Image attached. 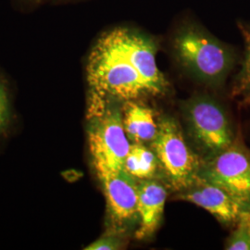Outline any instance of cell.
<instances>
[{
  "mask_svg": "<svg viewBox=\"0 0 250 250\" xmlns=\"http://www.w3.org/2000/svg\"><path fill=\"white\" fill-rule=\"evenodd\" d=\"M158 50L153 36L134 28L103 33L86 63L90 93L120 103L165 96L170 83L158 66Z\"/></svg>",
  "mask_w": 250,
  "mask_h": 250,
  "instance_id": "6da1fadb",
  "label": "cell"
},
{
  "mask_svg": "<svg viewBox=\"0 0 250 250\" xmlns=\"http://www.w3.org/2000/svg\"><path fill=\"white\" fill-rule=\"evenodd\" d=\"M158 168V159L151 147L145 144L131 143L124 164L125 171L136 180H148L154 179Z\"/></svg>",
  "mask_w": 250,
  "mask_h": 250,
  "instance_id": "8fae6325",
  "label": "cell"
},
{
  "mask_svg": "<svg viewBox=\"0 0 250 250\" xmlns=\"http://www.w3.org/2000/svg\"><path fill=\"white\" fill-rule=\"evenodd\" d=\"M181 110L188 135L203 160L235 141L231 119L217 99L197 95L184 101Z\"/></svg>",
  "mask_w": 250,
  "mask_h": 250,
  "instance_id": "277c9868",
  "label": "cell"
},
{
  "mask_svg": "<svg viewBox=\"0 0 250 250\" xmlns=\"http://www.w3.org/2000/svg\"><path fill=\"white\" fill-rule=\"evenodd\" d=\"M124 232L110 229L105 232L96 241L89 244L84 250H118L124 249L125 246Z\"/></svg>",
  "mask_w": 250,
  "mask_h": 250,
  "instance_id": "5bb4252c",
  "label": "cell"
},
{
  "mask_svg": "<svg viewBox=\"0 0 250 250\" xmlns=\"http://www.w3.org/2000/svg\"><path fill=\"white\" fill-rule=\"evenodd\" d=\"M225 243V250H250V208L243 209Z\"/></svg>",
  "mask_w": 250,
  "mask_h": 250,
  "instance_id": "4fadbf2b",
  "label": "cell"
},
{
  "mask_svg": "<svg viewBox=\"0 0 250 250\" xmlns=\"http://www.w3.org/2000/svg\"><path fill=\"white\" fill-rule=\"evenodd\" d=\"M150 145L159 168L173 191L182 192L195 183L203 159L188 143L181 125L174 118L159 119L158 134Z\"/></svg>",
  "mask_w": 250,
  "mask_h": 250,
  "instance_id": "5b68a950",
  "label": "cell"
},
{
  "mask_svg": "<svg viewBox=\"0 0 250 250\" xmlns=\"http://www.w3.org/2000/svg\"><path fill=\"white\" fill-rule=\"evenodd\" d=\"M107 202L110 229L125 232L137 221V180L125 170L99 177Z\"/></svg>",
  "mask_w": 250,
  "mask_h": 250,
  "instance_id": "52a82bcc",
  "label": "cell"
},
{
  "mask_svg": "<svg viewBox=\"0 0 250 250\" xmlns=\"http://www.w3.org/2000/svg\"><path fill=\"white\" fill-rule=\"evenodd\" d=\"M9 107L8 96L2 83L0 82V134L5 130L9 123Z\"/></svg>",
  "mask_w": 250,
  "mask_h": 250,
  "instance_id": "9a60e30c",
  "label": "cell"
},
{
  "mask_svg": "<svg viewBox=\"0 0 250 250\" xmlns=\"http://www.w3.org/2000/svg\"><path fill=\"white\" fill-rule=\"evenodd\" d=\"M198 176L250 208V150L237 138L223 151L204 159Z\"/></svg>",
  "mask_w": 250,
  "mask_h": 250,
  "instance_id": "8992f818",
  "label": "cell"
},
{
  "mask_svg": "<svg viewBox=\"0 0 250 250\" xmlns=\"http://www.w3.org/2000/svg\"><path fill=\"white\" fill-rule=\"evenodd\" d=\"M174 60L193 79L209 87H222L235 64V53L203 27L183 22L170 39Z\"/></svg>",
  "mask_w": 250,
  "mask_h": 250,
  "instance_id": "7a4b0ae2",
  "label": "cell"
},
{
  "mask_svg": "<svg viewBox=\"0 0 250 250\" xmlns=\"http://www.w3.org/2000/svg\"><path fill=\"white\" fill-rule=\"evenodd\" d=\"M114 100L90 93L87 140L98 177L124 170L131 142L125 134L122 107Z\"/></svg>",
  "mask_w": 250,
  "mask_h": 250,
  "instance_id": "3957f363",
  "label": "cell"
},
{
  "mask_svg": "<svg viewBox=\"0 0 250 250\" xmlns=\"http://www.w3.org/2000/svg\"><path fill=\"white\" fill-rule=\"evenodd\" d=\"M137 222L134 232L136 240L150 238L161 225L167 198V188L155 179L137 180Z\"/></svg>",
  "mask_w": 250,
  "mask_h": 250,
  "instance_id": "9c48e42d",
  "label": "cell"
},
{
  "mask_svg": "<svg viewBox=\"0 0 250 250\" xmlns=\"http://www.w3.org/2000/svg\"><path fill=\"white\" fill-rule=\"evenodd\" d=\"M177 198L198 206L213 215L225 226H233L243 209L247 208L238 203L223 188L197 177L189 188L177 194Z\"/></svg>",
  "mask_w": 250,
  "mask_h": 250,
  "instance_id": "ba28073f",
  "label": "cell"
},
{
  "mask_svg": "<svg viewBox=\"0 0 250 250\" xmlns=\"http://www.w3.org/2000/svg\"><path fill=\"white\" fill-rule=\"evenodd\" d=\"M244 40L245 51L240 72L235 76L232 87V99L240 106H250V25L238 24Z\"/></svg>",
  "mask_w": 250,
  "mask_h": 250,
  "instance_id": "7c38bea8",
  "label": "cell"
},
{
  "mask_svg": "<svg viewBox=\"0 0 250 250\" xmlns=\"http://www.w3.org/2000/svg\"><path fill=\"white\" fill-rule=\"evenodd\" d=\"M123 124L131 143H151L158 134L159 120L155 110L144 100H128L122 103Z\"/></svg>",
  "mask_w": 250,
  "mask_h": 250,
  "instance_id": "30bf717a",
  "label": "cell"
}]
</instances>
